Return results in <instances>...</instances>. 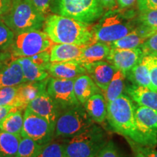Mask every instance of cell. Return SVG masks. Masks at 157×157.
<instances>
[{
	"instance_id": "cell-1",
	"label": "cell",
	"mask_w": 157,
	"mask_h": 157,
	"mask_svg": "<svg viewBox=\"0 0 157 157\" xmlns=\"http://www.w3.org/2000/svg\"><path fill=\"white\" fill-rule=\"evenodd\" d=\"M106 119L111 130L143 146H156L157 143L143 134L135 115V103L126 94L107 103Z\"/></svg>"
},
{
	"instance_id": "cell-2",
	"label": "cell",
	"mask_w": 157,
	"mask_h": 157,
	"mask_svg": "<svg viewBox=\"0 0 157 157\" xmlns=\"http://www.w3.org/2000/svg\"><path fill=\"white\" fill-rule=\"evenodd\" d=\"M43 28L50 40L56 44L85 46L94 42L93 26L71 17L50 15L45 18Z\"/></svg>"
},
{
	"instance_id": "cell-3",
	"label": "cell",
	"mask_w": 157,
	"mask_h": 157,
	"mask_svg": "<svg viewBox=\"0 0 157 157\" xmlns=\"http://www.w3.org/2000/svg\"><path fill=\"white\" fill-rule=\"evenodd\" d=\"M113 8L104 13L93 26L94 42L110 44L134 30L137 25L136 13L132 10Z\"/></svg>"
},
{
	"instance_id": "cell-4",
	"label": "cell",
	"mask_w": 157,
	"mask_h": 157,
	"mask_svg": "<svg viewBox=\"0 0 157 157\" xmlns=\"http://www.w3.org/2000/svg\"><path fill=\"white\" fill-rule=\"evenodd\" d=\"M1 18L15 34L42 28L44 15L40 13L29 0H17L13 2L7 13Z\"/></svg>"
},
{
	"instance_id": "cell-5",
	"label": "cell",
	"mask_w": 157,
	"mask_h": 157,
	"mask_svg": "<svg viewBox=\"0 0 157 157\" xmlns=\"http://www.w3.org/2000/svg\"><path fill=\"white\" fill-rule=\"evenodd\" d=\"M64 142L66 157H95L107 143V135L93 124L87 129Z\"/></svg>"
},
{
	"instance_id": "cell-6",
	"label": "cell",
	"mask_w": 157,
	"mask_h": 157,
	"mask_svg": "<svg viewBox=\"0 0 157 157\" xmlns=\"http://www.w3.org/2000/svg\"><path fill=\"white\" fill-rule=\"evenodd\" d=\"M52 9L58 15L86 23L95 22L104 14L99 0H52Z\"/></svg>"
},
{
	"instance_id": "cell-7",
	"label": "cell",
	"mask_w": 157,
	"mask_h": 157,
	"mask_svg": "<svg viewBox=\"0 0 157 157\" xmlns=\"http://www.w3.org/2000/svg\"><path fill=\"white\" fill-rule=\"evenodd\" d=\"M94 124L82 104L60 113L56 121L54 137L71 138Z\"/></svg>"
},
{
	"instance_id": "cell-8",
	"label": "cell",
	"mask_w": 157,
	"mask_h": 157,
	"mask_svg": "<svg viewBox=\"0 0 157 157\" xmlns=\"http://www.w3.org/2000/svg\"><path fill=\"white\" fill-rule=\"evenodd\" d=\"M51 48V40L43 31L34 30L15 34L12 44L11 54L13 58L29 57L48 50Z\"/></svg>"
},
{
	"instance_id": "cell-9",
	"label": "cell",
	"mask_w": 157,
	"mask_h": 157,
	"mask_svg": "<svg viewBox=\"0 0 157 157\" xmlns=\"http://www.w3.org/2000/svg\"><path fill=\"white\" fill-rule=\"evenodd\" d=\"M55 128L44 118L25 108L23 111V125L21 137H28L45 146L54 138Z\"/></svg>"
},
{
	"instance_id": "cell-10",
	"label": "cell",
	"mask_w": 157,
	"mask_h": 157,
	"mask_svg": "<svg viewBox=\"0 0 157 157\" xmlns=\"http://www.w3.org/2000/svg\"><path fill=\"white\" fill-rule=\"evenodd\" d=\"M74 80L75 78H49L47 92L56 103L60 113L80 104L74 93Z\"/></svg>"
},
{
	"instance_id": "cell-11",
	"label": "cell",
	"mask_w": 157,
	"mask_h": 157,
	"mask_svg": "<svg viewBox=\"0 0 157 157\" xmlns=\"http://www.w3.org/2000/svg\"><path fill=\"white\" fill-rule=\"evenodd\" d=\"M143 55L140 48L134 49L111 48L106 60L126 75L136 65Z\"/></svg>"
},
{
	"instance_id": "cell-12",
	"label": "cell",
	"mask_w": 157,
	"mask_h": 157,
	"mask_svg": "<svg viewBox=\"0 0 157 157\" xmlns=\"http://www.w3.org/2000/svg\"><path fill=\"white\" fill-rule=\"evenodd\" d=\"M29 109L46 119L51 126L56 128V121L60 113L56 103L48 95L47 90L39 95L27 105Z\"/></svg>"
},
{
	"instance_id": "cell-13",
	"label": "cell",
	"mask_w": 157,
	"mask_h": 157,
	"mask_svg": "<svg viewBox=\"0 0 157 157\" xmlns=\"http://www.w3.org/2000/svg\"><path fill=\"white\" fill-rule=\"evenodd\" d=\"M49 78L42 81L25 82L17 86V93L13 105L16 109H25L27 105L39 95L47 90Z\"/></svg>"
},
{
	"instance_id": "cell-14",
	"label": "cell",
	"mask_w": 157,
	"mask_h": 157,
	"mask_svg": "<svg viewBox=\"0 0 157 157\" xmlns=\"http://www.w3.org/2000/svg\"><path fill=\"white\" fill-rule=\"evenodd\" d=\"M135 115L140 132L157 143V111L135 103Z\"/></svg>"
},
{
	"instance_id": "cell-15",
	"label": "cell",
	"mask_w": 157,
	"mask_h": 157,
	"mask_svg": "<svg viewBox=\"0 0 157 157\" xmlns=\"http://www.w3.org/2000/svg\"><path fill=\"white\" fill-rule=\"evenodd\" d=\"M83 66L88 75L102 92L106 90L113 74L117 70L113 65L104 60L84 64Z\"/></svg>"
},
{
	"instance_id": "cell-16",
	"label": "cell",
	"mask_w": 157,
	"mask_h": 157,
	"mask_svg": "<svg viewBox=\"0 0 157 157\" xmlns=\"http://www.w3.org/2000/svg\"><path fill=\"white\" fill-rule=\"evenodd\" d=\"M49 75L53 78L71 79L87 74L86 69L78 60L50 63L46 68Z\"/></svg>"
},
{
	"instance_id": "cell-17",
	"label": "cell",
	"mask_w": 157,
	"mask_h": 157,
	"mask_svg": "<svg viewBox=\"0 0 157 157\" xmlns=\"http://www.w3.org/2000/svg\"><path fill=\"white\" fill-rule=\"evenodd\" d=\"M154 33L146 27L137 24L134 30L115 42L110 43L111 48L134 49L140 48L142 44Z\"/></svg>"
},
{
	"instance_id": "cell-18",
	"label": "cell",
	"mask_w": 157,
	"mask_h": 157,
	"mask_svg": "<svg viewBox=\"0 0 157 157\" xmlns=\"http://www.w3.org/2000/svg\"><path fill=\"white\" fill-rule=\"evenodd\" d=\"M151 60V55L143 54L139 61L126 74V78L135 85L143 86L153 90L149 74V66Z\"/></svg>"
},
{
	"instance_id": "cell-19",
	"label": "cell",
	"mask_w": 157,
	"mask_h": 157,
	"mask_svg": "<svg viewBox=\"0 0 157 157\" xmlns=\"http://www.w3.org/2000/svg\"><path fill=\"white\" fill-rule=\"evenodd\" d=\"M124 93L137 105L157 111V92L143 86L126 84Z\"/></svg>"
},
{
	"instance_id": "cell-20",
	"label": "cell",
	"mask_w": 157,
	"mask_h": 157,
	"mask_svg": "<svg viewBox=\"0 0 157 157\" xmlns=\"http://www.w3.org/2000/svg\"><path fill=\"white\" fill-rule=\"evenodd\" d=\"M27 82L23 75L21 64L16 58L7 62L0 70V89L15 87Z\"/></svg>"
},
{
	"instance_id": "cell-21",
	"label": "cell",
	"mask_w": 157,
	"mask_h": 157,
	"mask_svg": "<svg viewBox=\"0 0 157 157\" xmlns=\"http://www.w3.org/2000/svg\"><path fill=\"white\" fill-rule=\"evenodd\" d=\"M84 46L71 44H56L50 49V62L77 60L81 56Z\"/></svg>"
},
{
	"instance_id": "cell-22",
	"label": "cell",
	"mask_w": 157,
	"mask_h": 157,
	"mask_svg": "<svg viewBox=\"0 0 157 157\" xmlns=\"http://www.w3.org/2000/svg\"><path fill=\"white\" fill-rule=\"evenodd\" d=\"M74 90L78 101L82 105L93 95L97 93H101V89L96 85L92 78L86 74L75 78Z\"/></svg>"
},
{
	"instance_id": "cell-23",
	"label": "cell",
	"mask_w": 157,
	"mask_h": 157,
	"mask_svg": "<svg viewBox=\"0 0 157 157\" xmlns=\"http://www.w3.org/2000/svg\"><path fill=\"white\" fill-rule=\"evenodd\" d=\"M111 48L106 43L95 42L85 45L78 61L82 66L84 64L101 61L107 58Z\"/></svg>"
},
{
	"instance_id": "cell-24",
	"label": "cell",
	"mask_w": 157,
	"mask_h": 157,
	"mask_svg": "<svg viewBox=\"0 0 157 157\" xmlns=\"http://www.w3.org/2000/svg\"><path fill=\"white\" fill-rule=\"evenodd\" d=\"M83 105L94 122L101 124L106 119L107 103L101 93L90 97Z\"/></svg>"
},
{
	"instance_id": "cell-25",
	"label": "cell",
	"mask_w": 157,
	"mask_h": 157,
	"mask_svg": "<svg viewBox=\"0 0 157 157\" xmlns=\"http://www.w3.org/2000/svg\"><path fill=\"white\" fill-rule=\"evenodd\" d=\"M23 125V110L14 109L0 121V130L17 136H21Z\"/></svg>"
},
{
	"instance_id": "cell-26",
	"label": "cell",
	"mask_w": 157,
	"mask_h": 157,
	"mask_svg": "<svg viewBox=\"0 0 157 157\" xmlns=\"http://www.w3.org/2000/svg\"><path fill=\"white\" fill-rule=\"evenodd\" d=\"M16 59L21 64L23 75L27 82L42 81L48 78V72L36 66L29 58H18Z\"/></svg>"
},
{
	"instance_id": "cell-27",
	"label": "cell",
	"mask_w": 157,
	"mask_h": 157,
	"mask_svg": "<svg viewBox=\"0 0 157 157\" xmlns=\"http://www.w3.org/2000/svg\"><path fill=\"white\" fill-rule=\"evenodd\" d=\"M126 78V75L122 71L117 70L106 90L103 92L104 94L103 96L107 103L117 99L124 94L126 86L125 84Z\"/></svg>"
},
{
	"instance_id": "cell-28",
	"label": "cell",
	"mask_w": 157,
	"mask_h": 157,
	"mask_svg": "<svg viewBox=\"0 0 157 157\" xmlns=\"http://www.w3.org/2000/svg\"><path fill=\"white\" fill-rule=\"evenodd\" d=\"M21 136L0 130V157H15Z\"/></svg>"
},
{
	"instance_id": "cell-29",
	"label": "cell",
	"mask_w": 157,
	"mask_h": 157,
	"mask_svg": "<svg viewBox=\"0 0 157 157\" xmlns=\"http://www.w3.org/2000/svg\"><path fill=\"white\" fill-rule=\"evenodd\" d=\"M44 146L28 137H21L15 157H37Z\"/></svg>"
},
{
	"instance_id": "cell-30",
	"label": "cell",
	"mask_w": 157,
	"mask_h": 157,
	"mask_svg": "<svg viewBox=\"0 0 157 157\" xmlns=\"http://www.w3.org/2000/svg\"><path fill=\"white\" fill-rule=\"evenodd\" d=\"M136 21L137 24L150 29L154 34L157 32V9L140 12Z\"/></svg>"
},
{
	"instance_id": "cell-31",
	"label": "cell",
	"mask_w": 157,
	"mask_h": 157,
	"mask_svg": "<svg viewBox=\"0 0 157 157\" xmlns=\"http://www.w3.org/2000/svg\"><path fill=\"white\" fill-rule=\"evenodd\" d=\"M15 33L0 18V52L7 51L13 44Z\"/></svg>"
},
{
	"instance_id": "cell-32",
	"label": "cell",
	"mask_w": 157,
	"mask_h": 157,
	"mask_svg": "<svg viewBox=\"0 0 157 157\" xmlns=\"http://www.w3.org/2000/svg\"><path fill=\"white\" fill-rule=\"evenodd\" d=\"M37 157H66L64 143L50 142L44 146Z\"/></svg>"
},
{
	"instance_id": "cell-33",
	"label": "cell",
	"mask_w": 157,
	"mask_h": 157,
	"mask_svg": "<svg viewBox=\"0 0 157 157\" xmlns=\"http://www.w3.org/2000/svg\"><path fill=\"white\" fill-rule=\"evenodd\" d=\"M17 93V86L7 87L0 89V106L13 105Z\"/></svg>"
},
{
	"instance_id": "cell-34",
	"label": "cell",
	"mask_w": 157,
	"mask_h": 157,
	"mask_svg": "<svg viewBox=\"0 0 157 157\" xmlns=\"http://www.w3.org/2000/svg\"><path fill=\"white\" fill-rule=\"evenodd\" d=\"M30 60L36 66H39L43 69L46 70L47 66L50 63V50H45L38 54L29 57Z\"/></svg>"
},
{
	"instance_id": "cell-35",
	"label": "cell",
	"mask_w": 157,
	"mask_h": 157,
	"mask_svg": "<svg viewBox=\"0 0 157 157\" xmlns=\"http://www.w3.org/2000/svg\"><path fill=\"white\" fill-rule=\"evenodd\" d=\"M95 157H121L115 143L112 140L108 141L105 146L100 151Z\"/></svg>"
},
{
	"instance_id": "cell-36",
	"label": "cell",
	"mask_w": 157,
	"mask_h": 157,
	"mask_svg": "<svg viewBox=\"0 0 157 157\" xmlns=\"http://www.w3.org/2000/svg\"><path fill=\"white\" fill-rule=\"evenodd\" d=\"M143 54H153L157 56V32L150 36L140 47Z\"/></svg>"
},
{
	"instance_id": "cell-37",
	"label": "cell",
	"mask_w": 157,
	"mask_h": 157,
	"mask_svg": "<svg viewBox=\"0 0 157 157\" xmlns=\"http://www.w3.org/2000/svg\"><path fill=\"white\" fill-rule=\"evenodd\" d=\"M151 55V60L149 66V74L153 90L157 92V56Z\"/></svg>"
},
{
	"instance_id": "cell-38",
	"label": "cell",
	"mask_w": 157,
	"mask_h": 157,
	"mask_svg": "<svg viewBox=\"0 0 157 157\" xmlns=\"http://www.w3.org/2000/svg\"><path fill=\"white\" fill-rule=\"evenodd\" d=\"M127 141L130 145L131 148L137 149V151L142 153L146 157H157V151L153 147L140 146V145L137 144V143L129 140H127Z\"/></svg>"
},
{
	"instance_id": "cell-39",
	"label": "cell",
	"mask_w": 157,
	"mask_h": 157,
	"mask_svg": "<svg viewBox=\"0 0 157 157\" xmlns=\"http://www.w3.org/2000/svg\"><path fill=\"white\" fill-rule=\"evenodd\" d=\"M137 6L139 12L156 10L157 0H137Z\"/></svg>"
},
{
	"instance_id": "cell-40",
	"label": "cell",
	"mask_w": 157,
	"mask_h": 157,
	"mask_svg": "<svg viewBox=\"0 0 157 157\" xmlns=\"http://www.w3.org/2000/svg\"><path fill=\"white\" fill-rule=\"evenodd\" d=\"M29 1L42 14H47L50 10L51 0H29Z\"/></svg>"
},
{
	"instance_id": "cell-41",
	"label": "cell",
	"mask_w": 157,
	"mask_h": 157,
	"mask_svg": "<svg viewBox=\"0 0 157 157\" xmlns=\"http://www.w3.org/2000/svg\"><path fill=\"white\" fill-rule=\"evenodd\" d=\"M13 5L12 0H0V16L10 10Z\"/></svg>"
},
{
	"instance_id": "cell-42",
	"label": "cell",
	"mask_w": 157,
	"mask_h": 157,
	"mask_svg": "<svg viewBox=\"0 0 157 157\" xmlns=\"http://www.w3.org/2000/svg\"><path fill=\"white\" fill-rule=\"evenodd\" d=\"M13 58L12 54L10 53L7 51H4V52H0V70L10 60Z\"/></svg>"
},
{
	"instance_id": "cell-43",
	"label": "cell",
	"mask_w": 157,
	"mask_h": 157,
	"mask_svg": "<svg viewBox=\"0 0 157 157\" xmlns=\"http://www.w3.org/2000/svg\"><path fill=\"white\" fill-rule=\"evenodd\" d=\"M137 1V0H117V2L119 9L126 10L132 7Z\"/></svg>"
},
{
	"instance_id": "cell-44",
	"label": "cell",
	"mask_w": 157,
	"mask_h": 157,
	"mask_svg": "<svg viewBox=\"0 0 157 157\" xmlns=\"http://www.w3.org/2000/svg\"><path fill=\"white\" fill-rule=\"evenodd\" d=\"M14 109H16L12 105H2V106H0V121H1L2 119H4V118L11 111H13V110Z\"/></svg>"
},
{
	"instance_id": "cell-45",
	"label": "cell",
	"mask_w": 157,
	"mask_h": 157,
	"mask_svg": "<svg viewBox=\"0 0 157 157\" xmlns=\"http://www.w3.org/2000/svg\"><path fill=\"white\" fill-rule=\"evenodd\" d=\"M100 2L103 5L104 9L111 10L115 8L117 5V0H99Z\"/></svg>"
},
{
	"instance_id": "cell-46",
	"label": "cell",
	"mask_w": 157,
	"mask_h": 157,
	"mask_svg": "<svg viewBox=\"0 0 157 157\" xmlns=\"http://www.w3.org/2000/svg\"><path fill=\"white\" fill-rule=\"evenodd\" d=\"M133 152H134V154H135V157H146L143 155L142 153L139 151H137V149L135 148H132Z\"/></svg>"
},
{
	"instance_id": "cell-47",
	"label": "cell",
	"mask_w": 157,
	"mask_h": 157,
	"mask_svg": "<svg viewBox=\"0 0 157 157\" xmlns=\"http://www.w3.org/2000/svg\"><path fill=\"white\" fill-rule=\"evenodd\" d=\"M12 1H13V2H15V1H17V0H12Z\"/></svg>"
}]
</instances>
